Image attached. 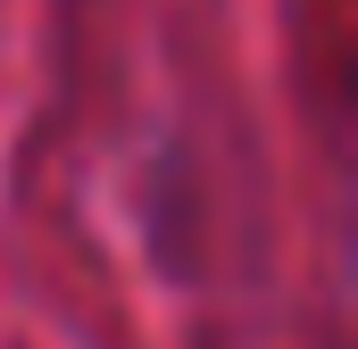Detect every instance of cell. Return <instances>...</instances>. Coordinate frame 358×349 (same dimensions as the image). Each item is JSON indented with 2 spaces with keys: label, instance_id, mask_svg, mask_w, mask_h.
I'll list each match as a JSON object with an SVG mask.
<instances>
[]
</instances>
